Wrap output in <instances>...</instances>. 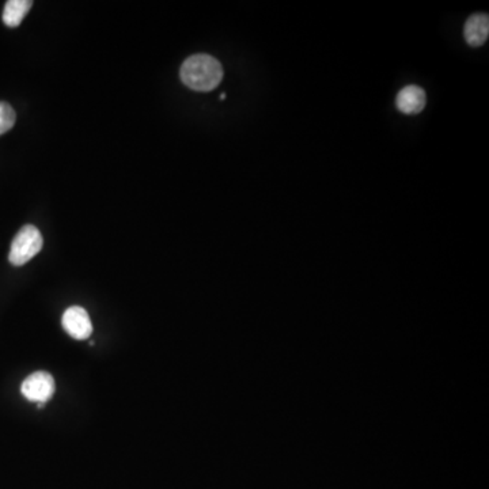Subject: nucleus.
I'll return each instance as SVG.
<instances>
[{
  "mask_svg": "<svg viewBox=\"0 0 489 489\" xmlns=\"http://www.w3.org/2000/svg\"><path fill=\"white\" fill-rule=\"evenodd\" d=\"M32 6L30 0H9L4 11V24L9 27H19Z\"/></svg>",
  "mask_w": 489,
  "mask_h": 489,
  "instance_id": "obj_7",
  "label": "nucleus"
},
{
  "mask_svg": "<svg viewBox=\"0 0 489 489\" xmlns=\"http://www.w3.org/2000/svg\"><path fill=\"white\" fill-rule=\"evenodd\" d=\"M21 392L25 399L29 400V401L45 404L55 394V379L50 372H33L22 382Z\"/></svg>",
  "mask_w": 489,
  "mask_h": 489,
  "instance_id": "obj_3",
  "label": "nucleus"
},
{
  "mask_svg": "<svg viewBox=\"0 0 489 489\" xmlns=\"http://www.w3.org/2000/svg\"><path fill=\"white\" fill-rule=\"evenodd\" d=\"M463 34H465L466 42L470 47H481V45L485 44L489 35L488 15L475 14L469 17Z\"/></svg>",
  "mask_w": 489,
  "mask_h": 489,
  "instance_id": "obj_6",
  "label": "nucleus"
},
{
  "mask_svg": "<svg viewBox=\"0 0 489 489\" xmlns=\"http://www.w3.org/2000/svg\"><path fill=\"white\" fill-rule=\"evenodd\" d=\"M185 86L195 91H212L223 80V67L219 60L210 55H195L187 57L180 70Z\"/></svg>",
  "mask_w": 489,
  "mask_h": 489,
  "instance_id": "obj_1",
  "label": "nucleus"
},
{
  "mask_svg": "<svg viewBox=\"0 0 489 489\" xmlns=\"http://www.w3.org/2000/svg\"><path fill=\"white\" fill-rule=\"evenodd\" d=\"M425 91L416 85H409L400 91L396 98L397 109L404 115H417L425 108Z\"/></svg>",
  "mask_w": 489,
  "mask_h": 489,
  "instance_id": "obj_5",
  "label": "nucleus"
},
{
  "mask_svg": "<svg viewBox=\"0 0 489 489\" xmlns=\"http://www.w3.org/2000/svg\"><path fill=\"white\" fill-rule=\"evenodd\" d=\"M17 116H15L14 109L7 103H0V135L9 133L10 129L14 126Z\"/></svg>",
  "mask_w": 489,
  "mask_h": 489,
  "instance_id": "obj_8",
  "label": "nucleus"
},
{
  "mask_svg": "<svg viewBox=\"0 0 489 489\" xmlns=\"http://www.w3.org/2000/svg\"><path fill=\"white\" fill-rule=\"evenodd\" d=\"M63 328L75 340H88L93 333V324L88 311L80 306H73L63 314Z\"/></svg>",
  "mask_w": 489,
  "mask_h": 489,
  "instance_id": "obj_4",
  "label": "nucleus"
},
{
  "mask_svg": "<svg viewBox=\"0 0 489 489\" xmlns=\"http://www.w3.org/2000/svg\"><path fill=\"white\" fill-rule=\"evenodd\" d=\"M44 240L42 233L33 225H27L15 235L10 250L9 260L14 267H21L39 255L42 249Z\"/></svg>",
  "mask_w": 489,
  "mask_h": 489,
  "instance_id": "obj_2",
  "label": "nucleus"
}]
</instances>
